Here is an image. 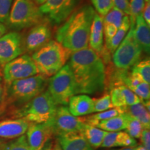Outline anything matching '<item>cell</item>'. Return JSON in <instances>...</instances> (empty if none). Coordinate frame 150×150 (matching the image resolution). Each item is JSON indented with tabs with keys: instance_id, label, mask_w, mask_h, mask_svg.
<instances>
[{
	"instance_id": "cell-11",
	"label": "cell",
	"mask_w": 150,
	"mask_h": 150,
	"mask_svg": "<svg viewBox=\"0 0 150 150\" xmlns=\"http://www.w3.org/2000/svg\"><path fill=\"white\" fill-rule=\"evenodd\" d=\"M49 123L51 125L54 134L57 136L70 132H81L86 125L80 117L72 115L68 107L65 106H58Z\"/></svg>"
},
{
	"instance_id": "cell-33",
	"label": "cell",
	"mask_w": 150,
	"mask_h": 150,
	"mask_svg": "<svg viewBox=\"0 0 150 150\" xmlns=\"http://www.w3.org/2000/svg\"><path fill=\"white\" fill-rule=\"evenodd\" d=\"M94 9L102 18L110 11L113 5L111 0H91Z\"/></svg>"
},
{
	"instance_id": "cell-32",
	"label": "cell",
	"mask_w": 150,
	"mask_h": 150,
	"mask_svg": "<svg viewBox=\"0 0 150 150\" xmlns=\"http://www.w3.org/2000/svg\"><path fill=\"white\" fill-rule=\"evenodd\" d=\"M145 5V0H130L129 7H130V15L129 19L131 24H135L137 17L142 13Z\"/></svg>"
},
{
	"instance_id": "cell-10",
	"label": "cell",
	"mask_w": 150,
	"mask_h": 150,
	"mask_svg": "<svg viewBox=\"0 0 150 150\" xmlns=\"http://www.w3.org/2000/svg\"><path fill=\"white\" fill-rule=\"evenodd\" d=\"M38 74L32 58L27 54L21 55L4 66L3 78L4 83L22 79Z\"/></svg>"
},
{
	"instance_id": "cell-20",
	"label": "cell",
	"mask_w": 150,
	"mask_h": 150,
	"mask_svg": "<svg viewBox=\"0 0 150 150\" xmlns=\"http://www.w3.org/2000/svg\"><path fill=\"white\" fill-rule=\"evenodd\" d=\"M130 26L131 22L129 16L125 15L122 19V22L120 27L117 29L115 35L112 38V39L108 44L104 45V51L100 55L104 63L105 62L108 63V59L111 56V55H112V54L115 51L117 47L120 45L124 38L126 36L127 33H128L129 30L130 29Z\"/></svg>"
},
{
	"instance_id": "cell-29",
	"label": "cell",
	"mask_w": 150,
	"mask_h": 150,
	"mask_svg": "<svg viewBox=\"0 0 150 150\" xmlns=\"http://www.w3.org/2000/svg\"><path fill=\"white\" fill-rule=\"evenodd\" d=\"M127 113V112H126ZM127 115V124L126 127V132L133 138H140L142 131L145 129L142 125L135 118Z\"/></svg>"
},
{
	"instance_id": "cell-24",
	"label": "cell",
	"mask_w": 150,
	"mask_h": 150,
	"mask_svg": "<svg viewBox=\"0 0 150 150\" xmlns=\"http://www.w3.org/2000/svg\"><path fill=\"white\" fill-rule=\"evenodd\" d=\"M127 124V115L126 112L120 114L109 119L99 122L95 127L107 132L125 130Z\"/></svg>"
},
{
	"instance_id": "cell-5",
	"label": "cell",
	"mask_w": 150,
	"mask_h": 150,
	"mask_svg": "<svg viewBox=\"0 0 150 150\" xmlns=\"http://www.w3.org/2000/svg\"><path fill=\"white\" fill-rule=\"evenodd\" d=\"M57 107L58 105L45 90L17 110L15 115L30 123H47L53 118Z\"/></svg>"
},
{
	"instance_id": "cell-6",
	"label": "cell",
	"mask_w": 150,
	"mask_h": 150,
	"mask_svg": "<svg viewBox=\"0 0 150 150\" xmlns=\"http://www.w3.org/2000/svg\"><path fill=\"white\" fill-rule=\"evenodd\" d=\"M43 16L34 0H14L6 26L16 30L32 27L43 21Z\"/></svg>"
},
{
	"instance_id": "cell-16",
	"label": "cell",
	"mask_w": 150,
	"mask_h": 150,
	"mask_svg": "<svg viewBox=\"0 0 150 150\" xmlns=\"http://www.w3.org/2000/svg\"><path fill=\"white\" fill-rule=\"evenodd\" d=\"M30 122L22 119H8L0 122V138L14 139L24 135Z\"/></svg>"
},
{
	"instance_id": "cell-19",
	"label": "cell",
	"mask_w": 150,
	"mask_h": 150,
	"mask_svg": "<svg viewBox=\"0 0 150 150\" xmlns=\"http://www.w3.org/2000/svg\"><path fill=\"white\" fill-rule=\"evenodd\" d=\"M62 150H94L80 132H70L57 136Z\"/></svg>"
},
{
	"instance_id": "cell-31",
	"label": "cell",
	"mask_w": 150,
	"mask_h": 150,
	"mask_svg": "<svg viewBox=\"0 0 150 150\" xmlns=\"http://www.w3.org/2000/svg\"><path fill=\"white\" fill-rule=\"evenodd\" d=\"M112 108L109 94H106L99 98L93 99V112L105 111Z\"/></svg>"
},
{
	"instance_id": "cell-39",
	"label": "cell",
	"mask_w": 150,
	"mask_h": 150,
	"mask_svg": "<svg viewBox=\"0 0 150 150\" xmlns=\"http://www.w3.org/2000/svg\"><path fill=\"white\" fill-rule=\"evenodd\" d=\"M4 83H3V79L2 76H1V74H0V104L2 102L3 96H4Z\"/></svg>"
},
{
	"instance_id": "cell-2",
	"label": "cell",
	"mask_w": 150,
	"mask_h": 150,
	"mask_svg": "<svg viewBox=\"0 0 150 150\" xmlns=\"http://www.w3.org/2000/svg\"><path fill=\"white\" fill-rule=\"evenodd\" d=\"M96 11L85 4L75 10L56 31V41L72 53L89 47L90 30Z\"/></svg>"
},
{
	"instance_id": "cell-44",
	"label": "cell",
	"mask_w": 150,
	"mask_h": 150,
	"mask_svg": "<svg viewBox=\"0 0 150 150\" xmlns=\"http://www.w3.org/2000/svg\"><path fill=\"white\" fill-rule=\"evenodd\" d=\"M116 150H134V147H122L121 149H118Z\"/></svg>"
},
{
	"instance_id": "cell-9",
	"label": "cell",
	"mask_w": 150,
	"mask_h": 150,
	"mask_svg": "<svg viewBox=\"0 0 150 150\" xmlns=\"http://www.w3.org/2000/svg\"><path fill=\"white\" fill-rule=\"evenodd\" d=\"M80 0H46L39 6L43 16L52 25H59L75 11Z\"/></svg>"
},
{
	"instance_id": "cell-37",
	"label": "cell",
	"mask_w": 150,
	"mask_h": 150,
	"mask_svg": "<svg viewBox=\"0 0 150 150\" xmlns=\"http://www.w3.org/2000/svg\"><path fill=\"white\" fill-rule=\"evenodd\" d=\"M141 145L145 148L146 150H150V132L149 129H144L142 131L141 136Z\"/></svg>"
},
{
	"instance_id": "cell-14",
	"label": "cell",
	"mask_w": 150,
	"mask_h": 150,
	"mask_svg": "<svg viewBox=\"0 0 150 150\" xmlns=\"http://www.w3.org/2000/svg\"><path fill=\"white\" fill-rule=\"evenodd\" d=\"M54 134L50 123H30L27 131L26 138L33 150H42L47 140Z\"/></svg>"
},
{
	"instance_id": "cell-1",
	"label": "cell",
	"mask_w": 150,
	"mask_h": 150,
	"mask_svg": "<svg viewBox=\"0 0 150 150\" xmlns=\"http://www.w3.org/2000/svg\"><path fill=\"white\" fill-rule=\"evenodd\" d=\"M74 76L76 95H92L104 91L106 70L102 57L90 47L71 54L68 63Z\"/></svg>"
},
{
	"instance_id": "cell-4",
	"label": "cell",
	"mask_w": 150,
	"mask_h": 150,
	"mask_svg": "<svg viewBox=\"0 0 150 150\" xmlns=\"http://www.w3.org/2000/svg\"><path fill=\"white\" fill-rule=\"evenodd\" d=\"M72 52L56 40H50L33 52L32 58L38 74L48 78L58 72L70 58Z\"/></svg>"
},
{
	"instance_id": "cell-28",
	"label": "cell",
	"mask_w": 150,
	"mask_h": 150,
	"mask_svg": "<svg viewBox=\"0 0 150 150\" xmlns=\"http://www.w3.org/2000/svg\"><path fill=\"white\" fill-rule=\"evenodd\" d=\"M131 74L136 76L140 79L146 82L150 83V61L149 59H146L142 61H138L134 65L131 69Z\"/></svg>"
},
{
	"instance_id": "cell-21",
	"label": "cell",
	"mask_w": 150,
	"mask_h": 150,
	"mask_svg": "<svg viewBox=\"0 0 150 150\" xmlns=\"http://www.w3.org/2000/svg\"><path fill=\"white\" fill-rule=\"evenodd\" d=\"M69 110L75 117H81L93 112V99L88 95L78 94L71 97Z\"/></svg>"
},
{
	"instance_id": "cell-18",
	"label": "cell",
	"mask_w": 150,
	"mask_h": 150,
	"mask_svg": "<svg viewBox=\"0 0 150 150\" xmlns=\"http://www.w3.org/2000/svg\"><path fill=\"white\" fill-rule=\"evenodd\" d=\"M125 15L122 11L115 7H112L106 16L102 18L105 45L108 44L115 35L120 27L122 19Z\"/></svg>"
},
{
	"instance_id": "cell-42",
	"label": "cell",
	"mask_w": 150,
	"mask_h": 150,
	"mask_svg": "<svg viewBox=\"0 0 150 150\" xmlns=\"http://www.w3.org/2000/svg\"><path fill=\"white\" fill-rule=\"evenodd\" d=\"M34 1L37 5L41 6V5H42L45 2L46 0H34Z\"/></svg>"
},
{
	"instance_id": "cell-38",
	"label": "cell",
	"mask_w": 150,
	"mask_h": 150,
	"mask_svg": "<svg viewBox=\"0 0 150 150\" xmlns=\"http://www.w3.org/2000/svg\"><path fill=\"white\" fill-rule=\"evenodd\" d=\"M142 16L145 22L150 27V2L145 3V7L142 12Z\"/></svg>"
},
{
	"instance_id": "cell-35",
	"label": "cell",
	"mask_w": 150,
	"mask_h": 150,
	"mask_svg": "<svg viewBox=\"0 0 150 150\" xmlns=\"http://www.w3.org/2000/svg\"><path fill=\"white\" fill-rule=\"evenodd\" d=\"M13 1V0H0V22L5 25L8 21Z\"/></svg>"
},
{
	"instance_id": "cell-3",
	"label": "cell",
	"mask_w": 150,
	"mask_h": 150,
	"mask_svg": "<svg viewBox=\"0 0 150 150\" xmlns=\"http://www.w3.org/2000/svg\"><path fill=\"white\" fill-rule=\"evenodd\" d=\"M47 84V78L40 74L4 83L2 99L4 106L13 104H25L45 91Z\"/></svg>"
},
{
	"instance_id": "cell-30",
	"label": "cell",
	"mask_w": 150,
	"mask_h": 150,
	"mask_svg": "<svg viewBox=\"0 0 150 150\" xmlns=\"http://www.w3.org/2000/svg\"><path fill=\"white\" fill-rule=\"evenodd\" d=\"M1 150H33L27 140L25 135L18 137L12 141L4 143Z\"/></svg>"
},
{
	"instance_id": "cell-8",
	"label": "cell",
	"mask_w": 150,
	"mask_h": 150,
	"mask_svg": "<svg viewBox=\"0 0 150 150\" xmlns=\"http://www.w3.org/2000/svg\"><path fill=\"white\" fill-rule=\"evenodd\" d=\"M135 24L130 26L128 33L112 55V61L118 70H129L141 57L142 50L134 36Z\"/></svg>"
},
{
	"instance_id": "cell-15",
	"label": "cell",
	"mask_w": 150,
	"mask_h": 150,
	"mask_svg": "<svg viewBox=\"0 0 150 150\" xmlns=\"http://www.w3.org/2000/svg\"><path fill=\"white\" fill-rule=\"evenodd\" d=\"M109 95L113 108H119L122 112L125 108L140 102L139 97L124 85L112 88Z\"/></svg>"
},
{
	"instance_id": "cell-27",
	"label": "cell",
	"mask_w": 150,
	"mask_h": 150,
	"mask_svg": "<svg viewBox=\"0 0 150 150\" xmlns=\"http://www.w3.org/2000/svg\"><path fill=\"white\" fill-rule=\"evenodd\" d=\"M121 113H123V112L121 111L120 109L117 108H112L111 109L105 110V111L96 112L94 115L87 116V117L85 116V117H80L84 123L95 127L99 122L115 117V116H117Z\"/></svg>"
},
{
	"instance_id": "cell-7",
	"label": "cell",
	"mask_w": 150,
	"mask_h": 150,
	"mask_svg": "<svg viewBox=\"0 0 150 150\" xmlns=\"http://www.w3.org/2000/svg\"><path fill=\"white\" fill-rule=\"evenodd\" d=\"M47 91L58 106H66L71 97L76 95V83L68 63L48 80Z\"/></svg>"
},
{
	"instance_id": "cell-26",
	"label": "cell",
	"mask_w": 150,
	"mask_h": 150,
	"mask_svg": "<svg viewBox=\"0 0 150 150\" xmlns=\"http://www.w3.org/2000/svg\"><path fill=\"white\" fill-rule=\"evenodd\" d=\"M123 112H127L131 117L139 121L145 129H149L150 116L149 111L141 102L131 105L123 110Z\"/></svg>"
},
{
	"instance_id": "cell-22",
	"label": "cell",
	"mask_w": 150,
	"mask_h": 150,
	"mask_svg": "<svg viewBox=\"0 0 150 150\" xmlns=\"http://www.w3.org/2000/svg\"><path fill=\"white\" fill-rule=\"evenodd\" d=\"M137 142L127 134L126 131L107 132L105 136L101 147L105 148L112 147H136Z\"/></svg>"
},
{
	"instance_id": "cell-41",
	"label": "cell",
	"mask_w": 150,
	"mask_h": 150,
	"mask_svg": "<svg viewBox=\"0 0 150 150\" xmlns=\"http://www.w3.org/2000/svg\"><path fill=\"white\" fill-rule=\"evenodd\" d=\"M50 150H62L61 146L59 144V142H55L54 145L52 146V147L50 148Z\"/></svg>"
},
{
	"instance_id": "cell-12",
	"label": "cell",
	"mask_w": 150,
	"mask_h": 150,
	"mask_svg": "<svg viewBox=\"0 0 150 150\" xmlns=\"http://www.w3.org/2000/svg\"><path fill=\"white\" fill-rule=\"evenodd\" d=\"M24 50V40L20 33L14 31L5 33L0 37V67L22 55Z\"/></svg>"
},
{
	"instance_id": "cell-17",
	"label": "cell",
	"mask_w": 150,
	"mask_h": 150,
	"mask_svg": "<svg viewBox=\"0 0 150 150\" xmlns=\"http://www.w3.org/2000/svg\"><path fill=\"white\" fill-rule=\"evenodd\" d=\"M88 47L99 56L104 49V35L102 18L95 12L91 30H90Z\"/></svg>"
},
{
	"instance_id": "cell-34",
	"label": "cell",
	"mask_w": 150,
	"mask_h": 150,
	"mask_svg": "<svg viewBox=\"0 0 150 150\" xmlns=\"http://www.w3.org/2000/svg\"><path fill=\"white\" fill-rule=\"evenodd\" d=\"M131 91H133L136 95L139 97L140 101L149 100L150 97V87L149 83L142 81L134 88Z\"/></svg>"
},
{
	"instance_id": "cell-46",
	"label": "cell",
	"mask_w": 150,
	"mask_h": 150,
	"mask_svg": "<svg viewBox=\"0 0 150 150\" xmlns=\"http://www.w3.org/2000/svg\"><path fill=\"white\" fill-rule=\"evenodd\" d=\"M145 3H147V2H150V0H145Z\"/></svg>"
},
{
	"instance_id": "cell-40",
	"label": "cell",
	"mask_w": 150,
	"mask_h": 150,
	"mask_svg": "<svg viewBox=\"0 0 150 150\" xmlns=\"http://www.w3.org/2000/svg\"><path fill=\"white\" fill-rule=\"evenodd\" d=\"M7 31V27L4 24H2L0 22V37L4 35Z\"/></svg>"
},
{
	"instance_id": "cell-45",
	"label": "cell",
	"mask_w": 150,
	"mask_h": 150,
	"mask_svg": "<svg viewBox=\"0 0 150 150\" xmlns=\"http://www.w3.org/2000/svg\"><path fill=\"white\" fill-rule=\"evenodd\" d=\"M4 145V142L3 140L0 138V150H1V148H2Z\"/></svg>"
},
{
	"instance_id": "cell-13",
	"label": "cell",
	"mask_w": 150,
	"mask_h": 150,
	"mask_svg": "<svg viewBox=\"0 0 150 150\" xmlns=\"http://www.w3.org/2000/svg\"><path fill=\"white\" fill-rule=\"evenodd\" d=\"M52 32L50 23L47 20L33 26L29 31L24 41L25 50L34 52L45 45L51 40Z\"/></svg>"
},
{
	"instance_id": "cell-36",
	"label": "cell",
	"mask_w": 150,
	"mask_h": 150,
	"mask_svg": "<svg viewBox=\"0 0 150 150\" xmlns=\"http://www.w3.org/2000/svg\"><path fill=\"white\" fill-rule=\"evenodd\" d=\"M114 7L122 11L124 14L129 16L130 15V7L129 0H111Z\"/></svg>"
},
{
	"instance_id": "cell-25",
	"label": "cell",
	"mask_w": 150,
	"mask_h": 150,
	"mask_svg": "<svg viewBox=\"0 0 150 150\" xmlns=\"http://www.w3.org/2000/svg\"><path fill=\"white\" fill-rule=\"evenodd\" d=\"M80 133L83 134L86 140L93 149H97L102 146L103 140L107 131L86 124L83 130Z\"/></svg>"
},
{
	"instance_id": "cell-43",
	"label": "cell",
	"mask_w": 150,
	"mask_h": 150,
	"mask_svg": "<svg viewBox=\"0 0 150 150\" xmlns=\"http://www.w3.org/2000/svg\"><path fill=\"white\" fill-rule=\"evenodd\" d=\"M134 150H146V149L142 145H139V146H136V147H134Z\"/></svg>"
},
{
	"instance_id": "cell-23",
	"label": "cell",
	"mask_w": 150,
	"mask_h": 150,
	"mask_svg": "<svg viewBox=\"0 0 150 150\" xmlns=\"http://www.w3.org/2000/svg\"><path fill=\"white\" fill-rule=\"evenodd\" d=\"M134 36L142 51L149 54L150 51V27L144 20L142 13L137 17L136 20Z\"/></svg>"
}]
</instances>
